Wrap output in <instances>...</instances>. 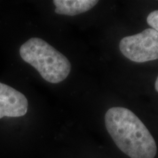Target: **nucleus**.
I'll use <instances>...</instances> for the list:
<instances>
[{
    "label": "nucleus",
    "mask_w": 158,
    "mask_h": 158,
    "mask_svg": "<svg viewBox=\"0 0 158 158\" xmlns=\"http://www.w3.org/2000/svg\"><path fill=\"white\" fill-rule=\"evenodd\" d=\"M105 124L114 143L130 158H154L157 145L141 120L126 108L113 107L105 115Z\"/></svg>",
    "instance_id": "1"
},
{
    "label": "nucleus",
    "mask_w": 158,
    "mask_h": 158,
    "mask_svg": "<svg viewBox=\"0 0 158 158\" xmlns=\"http://www.w3.org/2000/svg\"><path fill=\"white\" fill-rule=\"evenodd\" d=\"M21 59L51 84L63 81L71 71L68 59L43 39L32 37L20 47Z\"/></svg>",
    "instance_id": "2"
},
{
    "label": "nucleus",
    "mask_w": 158,
    "mask_h": 158,
    "mask_svg": "<svg viewBox=\"0 0 158 158\" xmlns=\"http://www.w3.org/2000/svg\"><path fill=\"white\" fill-rule=\"evenodd\" d=\"M119 50L132 62L142 63L158 59V32L152 28L124 37L119 42Z\"/></svg>",
    "instance_id": "3"
},
{
    "label": "nucleus",
    "mask_w": 158,
    "mask_h": 158,
    "mask_svg": "<svg viewBox=\"0 0 158 158\" xmlns=\"http://www.w3.org/2000/svg\"><path fill=\"white\" fill-rule=\"evenodd\" d=\"M28 100L25 95L8 85L0 82V118L20 117L28 110Z\"/></svg>",
    "instance_id": "4"
},
{
    "label": "nucleus",
    "mask_w": 158,
    "mask_h": 158,
    "mask_svg": "<svg viewBox=\"0 0 158 158\" xmlns=\"http://www.w3.org/2000/svg\"><path fill=\"white\" fill-rule=\"evenodd\" d=\"M55 13L59 15H76L86 13L98 3L97 0H54Z\"/></svg>",
    "instance_id": "5"
},
{
    "label": "nucleus",
    "mask_w": 158,
    "mask_h": 158,
    "mask_svg": "<svg viewBox=\"0 0 158 158\" xmlns=\"http://www.w3.org/2000/svg\"><path fill=\"white\" fill-rule=\"evenodd\" d=\"M147 21L152 29H155L158 32V10L151 12L148 15Z\"/></svg>",
    "instance_id": "6"
},
{
    "label": "nucleus",
    "mask_w": 158,
    "mask_h": 158,
    "mask_svg": "<svg viewBox=\"0 0 158 158\" xmlns=\"http://www.w3.org/2000/svg\"><path fill=\"white\" fill-rule=\"evenodd\" d=\"M155 89H156V91H157V92H158V76H157V79H156V81H155Z\"/></svg>",
    "instance_id": "7"
}]
</instances>
